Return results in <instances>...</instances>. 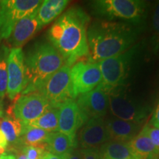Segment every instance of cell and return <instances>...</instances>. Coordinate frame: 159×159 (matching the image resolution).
Instances as JSON below:
<instances>
[{
  "label": "cell",
  "instance_id": "1",
  "mask_svg": "<svg viewBox=\"0 0 159 159\" xmlns=\"http://www.w3.org/2000/svg\"><path fill=\"white\" fill-rule=\"evenodd\" d=\"M90 17L80 7L63 13L47 32L49 42L63 57L65 64L72 66L79 59L89 56V24Z\"/></svg>",
  "mask_w": 159,
  "mask_h": 159
},
{
  "label": "cell",
  "instance_id": "2",
  "mask_svg": "<svg viewBox=\"0 0 159 159\" xmlns=\"http://www.w3.org/2000/svg\"><path fill=\"white\" fill-rule=\"evenodd\" d=\"M142 27L105 20L92 22L87 32L89 62L99 63L128 50L136 43Z\"/></svg>",
  "mask_w": 159,
  "mask_h": 159
},
{
  "label": "cell",
  "instance_id": "3",
  "mask_svg": "<svg viewBox=\"0 0 159 159\" xmlns=\"http://www.w3.org/2000/svg\"><path fill=\"white\" fill-rule=\"evenodd\" d=\"M64 64L63 57L49 41L34 43L25 55L26 87L21 94L38 92Z\"/></svg>",
  "mask_w": 159,
  "mask_h": 159
},
{
  "label": "cell",
  "instance_id": "4",
  "mask_svg": "<svg viewBox=\"0 0 159 159\" xmlns=\"http://www.w3.org/2000/svg\"><path fill=\"white\" fill-rule=\"evenodd\" d=\"M93 13L105 21H120L143 26L148 4L140 0H97L91 2Z\"/></svg>",
  "mask_w": 159,
  "mask_h": 159
},
{
  "label": "cell",
  "instance_id": "5",
  "mask_svg": "<svg viewBox=\"0 0 159 159\" xmlns=\"http://www.w3.org/2000/svg\"><path fill=\"white\" fill-rule=\"evenodd\" d=\"M139 44H136L122 54L102 60L98 63L102 77L101 84L108 92L124 84L131 64L139 51Z\"/></svg>",
  "mask_w": 159,
  "mask_h": 159
},
{
  "label": "cell",
  "instance_id": "6",
  "mask_svg": "<svg viewBox=\"0 0 159 159\" xmlns=\"http://www.w3.org/2000/svg\"><path fill=\"white\" fill-rule=\"evenodd\" d=\"M109 110L116 118L138 124H142L150 113L148 105L131 97L122 86L109 91Z\"/></svg>",
  "mask_w": 159,
  "mask_h": 159
},
{
  "label": "cell",
  "instance_id": "7",
  "mask_svg": "<svg viewBox=\"0 0 159 159\" xmlns=\"http://www.w3.org/2000/svg\"><path fill=\"white\" fill-rule=\"evenodd\" d=\"M43 1L3 0L0 5V41L8 39L20 19L32 14Z\"/></svg>",
  "mask_w": 159,
  "mask_h": 159
},
{
  "label": "cell",
  "instance_id": "8",
  "mask_svg": "<svg viewBox=\"0 0 159 159\" xmlns=\"http://www.w3.org/2000/svg\"><path fill=\"white\" fill-rule=\"evenodd\" d=\"M38 92L41 93L54 107H58L67 99H76L71 83V66L63 65L49 77Z\"/></svg>",
  "mask_w": 159,
  "mask_h": 159
},
{
  "label": "cell",
  "instance_id": "9",
  "mask_svg": "<svg viewBox=\"0 0 159 159\" xmlns=\"http://www.w3.org/2000/svg\"><path fill=\"white\" fill-rule=\"evenodd\" d=\"M71 79L75 98L92 91L102 83L98 63L79 61L71 67Z\"/></svg>",
  "mask_w": 159,
  "mask_h": 159
},
{
  "label": "cell",
  "instance_id": "10",
  "mask_svg": "<svg viewBox=\"0 0 159 159\" xmlns=\"http://www.w3.org/2000/svg\"><path fill=\"white\" fill-rule=\"evenodd\" d=\"M51 107L52 105L41 93L32 92L19 96L13 114L23 125H28Z\"/></svg>",
  "mask_w": 159,
  "mask_h": 159
},
{
  "label": "cell",
  "instance_id": "11",
  "mask_svg": "<svg viewBox=\"0 0 159 159\" xmlns=\"http://www.w3.org/2000/svg\"><path fill=\"white\" fill-rule=\"evenodd\" d=\"M26 87L25 54L21 48H11L7 58V95L11 100L20 96Z\"/></svg>",
  "mask_w": 159,
  "mask_h": 159
},
{
  "label": "cell",
  "instance_id": "12",
  "mask_svg": "<svg viewBox=\"0 0 159 159\" xmlns=\"http://www.w3.org/2000/svg\"><path fill=\"white\" fill-rule=\"evenodd\" d=\"M76 102L87 120L103 117L109 109V92L100 83L92 91L79 95Z\"/></svg>",
  "mask_w": 159,
  "mask_h": 159
},
{
  "label": "cell",
  "instance_id": "13",
  "mask_svg": "<svg viewBox=\"0 0 159 159\" xmlns=\"http://www.w3.org/2000/svg\"><path fill=\"white\" fill-rule=\"evenodd\" d=\"M58 108V132L76 139L77 130L88 120L83 116L75 99H67Z\"/></svg>",
  "mask_w": 159,
  "mask_h": 159
},
{
  "label": "cell",
  "instance_id": "14",
  "mask_svg": "<svg viewBox=\"0 0 159 159\" xmlns=\"http://www.w3.org/2000/svg\"><path fill=\"white\" fill-rule=\"evenodd\" d=\"M108 141L110 138L103 117L89 119L80 133L79 142L82 149L98 148Z\"/></svg>",
  "mask_w": 159,
  "mask_h": 159
},
{
  "label": "cell",
  "instance_id": "15",
  "mask_svg": "<svg viewBox=\"0 0 159 159\" xmlns=\"http://www.w3.org/2000/svg\"><path fill=\"white\" fill-rule=\"evenodd\" d=\"M42 27L37 17V10L32 14L20 19L15 25L8 42L12 48H21Z\"/></svg>",
  "mask_w": 159,
  "mask_h": 159
},
{
  "label": "cell",
  "instance_id": "16",
  "mask_svg": "<svg viewBox=\"0 0 159 159\" xmlns=\"http://www.w3.org/2000/svg\"><path fill=\"white\" fill-rule=\"evenodd\" d=\"M110 141L128 142L140 132L142 124L111 116L105 120Z\"/></svg>",
  "mask_w": 159,
  "mask_h": 159
},
{
  "label": "cell",
  "instance_id": "17",
  "mask_svg": "<svg viewBox=\"0 0 159 159\" xmlns=\"http://www.w3.org/2000/svg\"><path fill=\"white\" fill-rule=\"evenodd\" d=\"M127 143L136 159L159 158V150L151 142L144 128Z\"/></svg>",
  "mask_w": 159,
  "mask_h": 159
},
{
  "label": "cell",
  "instance_id": "18",
  "mask_svg": "<svg viewBox=\"0 0 159 159\" xmlns=\"http://www.w3.org/2000/svg\"><path fill=\"white\" fill-rule=\"evenodd\" d=\"M77 144L76 139L57 131L49 134L46 142V148L47 152L57 156H64L76 148Z\"/></svg>",
  "mask_w": 159,
  "mask_h": 159
},
{
  "label": "cell",
  "instance_id": "19",
  "mask_svg": "<svg viewBox=\"0 0 159 159\" xmlns=\"http://www.w3.org/2000/svg\"><path fill=\"white\" fill-rule=\"evenodd\" d=\"M69 1L66 0H45L37 9V17L41 27L48 25L61 14Z\"/></svg>",
  "mask_w": 159,
  "mask_h": 159
},
{
  "label": "cell",
  "instance_id": "20",
  "mask_svg": "<svg viewBox=\"0 0 159 159\" xmlns=\"http://www.w3.org/2000/svg\"><path fill=\"white\" fill-rule=\"evenodd\" d=\"M99 159H136L127 142L108 141L99 149Z\"/></svg>",
  "mask_w": 159,
  "mask_h": 159
},
{
  "label": "cell",
  "instance_id": "21",
  "mask_svg": "<svg viewBox=\"0 0 159 159\" xmlns=\"http://www.w3.org/2000/svg\"><path fill=\"white\" fill-rule=\"evenodd\" d=\"M23 125L13 113L4 116L0 120V130L5 135L8 144H16L19 142L22 133Z\"/></svg>",
  "mask_w": 159,
  "mask_h": 159
},
{
  "label": "cell",
  "instance_id": "22",
  "mask_svg": "<svg viewBox=\"0 0 159 159\" xmlns=\"http://www.w3.org/2000/svg\"><path fill=\"white\" fill-rule=\"evenodd\" d=\"M49 134L50 133L42 129L23 125L22 133L20 137L19 142L24 146L46 147V142Z\"/></svg>",
  "mask_w": 159,
  "mask_h": 159
},
{
  "label": "cell",
  "instance_id": "23",
  "mask_svg": "<svg viewBox=\"0 0 159 159\" xmlns=\"http://www.w3.org/2000/svg\"><path fill=\"white\" fill-rule=\"evenodd\" d=\"M58 117L59 108L52 106L41 116L27 125L42 129L49 133L57 132L58 131Z\"/></svg>",
  "mask_w": 159,
  "mask_h": 159
},
{
  "label": "cell",
  "instance_id": "24",
  "mask_svg": "<svg viewBox=\"0 0 159 159\" xmlns=\"http://www.w3.org/2000/svg\"><path fill=\"white\" fill-rule=\"evenodd\" d=\"M10 49L7 46L0 44V101L7 94V58Z\"/></svg>",
  "mask_w": 159,
  "mask_h": 159
},
{
  "label": "cell",
  "instance_id": "25",
  "mask_svg": "<svg viewBox=\"0 0 159 159\" xmlns=\"http://www.w3.org/2000/svg\"><path fill=\"white\" fill-rule=\"evenodd\" d=\"M21 152L28 159H43L47 150L46 147L23 146Z\"/></svg>",
  "mask_w": 159,
  "mask_h": 159
},
{
  "label": "cell",
  "instance_id": "26",
  "mask_svg": "<svg viewBox=\"0 0 159 159\" xmlns=\"http://www.w3.org/2000/svg\"><path fill=\"white\" fill-rule=\"evenodd\" d=\"M144 128L146 130L147 134L149 138L150 139L151 142L159 150V129L154 128L149 124L145 125Z\"/></svg>",
  "mask_w": 159,
  "mask_h": 159
},
{
  "label": "cell",
  "instance_id": "27",
  "mask_svg": "<svg viewBox=\"0 0 159 159\" xmlns=\"http://www.w3.org/2000/svg\"><path fill=\"white\" fill-rule=\"evenodd\" d=\"M152 25L155 34V39L157 42V41H159V3L156 5V8L154 10L153 14H152Z\"/></svg>",
  "mask_w": 159,
  "mask_h": 159
},
{
  "label": "cell",
  "instance_id": "28",
  "mask_svg": "<svg viewBox=\"0 0 159 159\" xmlns=\"http://www.w3.org/2000/svg\"><path fill=\"white\" fill-rule=\"evenodd\" d=\"M83 159H99V148L82 149Z\"/></svg>",
  "mask_w": 159,
  "mask_h": 159
},
{
  "label": "cell",
  "instance_id": "29",
  "mask_svg": "<svg viewBox=\"0 0 159 159\" xmlns=\"http://www.w3.org/2000/svg\"><path fill=\"white\" fill-rule=\"evenodd\" d=\"M83 150L82 149H74L68 153L64 155V159H83Z\"/></svg>",
  "mask_w": 159,
  "mask_h": 159
},
{
  "label": "cell",
  "instance_id": "30",
  "mask_svg": "<svg viewBox=\"0 0 159 159\" xmlns=\"http://www.w3.org/2000/svg\"><path fill=\"white\" fill-rule=\"evenodd\" d=\"M149 125L154 127V128L159 129V100L158 102V104H157L156 108L155 109L153 114H152V117H151L150 124Z\"/></svg>",
  "mask_w": 159,
  "mask_h": 159
},
{
  "label": "cell",
  "instance_id": "31",
  "mask_svg": "<svg viewBox=\"0 0 159 159\" xmlns=\"http://www.w3.org/2000/svg\"><path fill=\"white\" fill-rule=\"evenodd\" d=\"M8 146V142L1 130H0V155L5 153V151Z\"/></svg>",
  "mask_w": 159,
  "mask_h": 159
},
{
  "label": "cell",
  "instance_id": "32",
  "mask_svg": "<svg viewBox=\"0 0 159 159\" xmlns=\"http://www.w3.org/2000/svg\"><path fill=\"white\" fill-rule=\"evenodd\" d=\"M43 159H64V156H57L47 152L43 157Z\"/></svg>",
  "mask_w": 159,
  "mask_h": 159
},
{
  "label": "cell",
  "instance_id": "33",
  "mask_svg": "<svg viewBox=\"0 0 159 159\" xmlns=\"http://www.w3.org/2000/svg\"><path fill=\"white\" fill-rule=\"evenodd\" d=\"M0 159H16L15 155L12 153H3L0 155Z\"/></svg>",
  "mask_w": 159,
  "mask_h": 159
},
{
  "label": "cell",
  "instance_id": "34",
  "mask_svg": "<svg viewBox=\"0 0 159 159\" xmlns=\"http://www.w3.org/2000/svg\"><path fill=\"white\" fill-rule=\"evenodd\" d=\"M16 159H28L26 157V156L25 154H23L22 152L20 151L19 153L17 154V156H16Z\"/></svg>",
  "mask_w": 159,
  "mask_h": 159
},
{
  "label": "cell",
  "instance_id": "35",
  "mask_svg": "<svg viewBox=\"0 0 159 159\" xmlns=\"http://www.w3.org/2000/svg\"><path fill=\"white\" fill-rule=\"evenodd\" d=\"M4 109H3V107H2V103L1 101H0V120H1L3 118L4 116Z\"/></svg>",
  "mask_w": 159,
  "mask_h": 159
},
{
  "label": "cell",
  "instance_id": "36",
  "mask_svg": "<svg viewBox=\"0 0 159 159\" xmlns=\"http://www.w3.org/2000/svg\"><path fill=\"white\" fill-rule=\"evenodd\" d=\"M1 3H2V1H0V5H1Z\"/></svg>",
  "mask_w": 159,
  "mask_h": 159
}]
</instances>
